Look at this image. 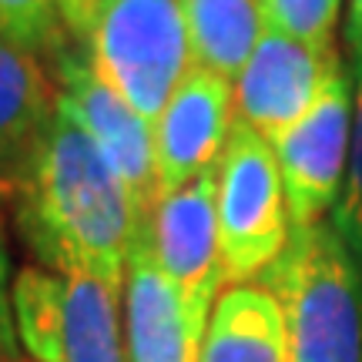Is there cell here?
Returning <instances> with one entry per match:
<instances>
[{"label": "cell", "mask_w": 362, "mask_h": 362, "mask_svg": "<svg viewBox=\"0 0 362 362\" xmlns=\"http://www.w3.org/2000/svg\"><path fill=\"white\" fill-rule=\"evenodd\" d=\"M11 202L44 269L124 292L128 255L144 225L115 168L61 104Z\"/></svg>", "instance_id": "1"}, {"label": "cell", "mask_w": 362, "mask_h": 362, "mask_svg": "<svg viewBox=\"0 0 362 362\" xmlns=\"http://www.w3.org/2000/svg\"><path fill=\"white\" fill-rule=\"evenodd\" d=\"M288 362H362V269L332 221L296 228L265 275Z\"/></svg>", "instance_id": "2"}, {"label": "cell", "mask_w": 362, "mask_h": 362, "mask_svg": "<svg viewBox=\"0 0 362 362\" xmlns=\"http://www.w3.org/2000/svg\"><path fill=\"white\" fill-rule=\"evenodd\" d=\"M121 288L27 265L13 275V332L30 362H128Z\"/></svg>", "instance_id": "3"}, {"label": "cell", "mask_w": 362, "mask_h": 362, "mask_svg": "<svg viewBox=\"0 0 362 362\" xmlns=\"http://www.w3.org/2000/svg\"><path fill=\"white\" fill-rule=\"evenodd\" d=\"M88 57L104 84L155 128L194 67L181 0H107L88 37Z\"/></svg>", "instance_id": "4"}, {"label": "cell", "mask_w": 362, "mask_h": 362, "mask_svg": "<svg viewBox=\"0 0 362 362\" xmlns=\"http://www.w3.org/2000/svg\"><path fill=\"white\" fill-rule=\"evenodd\" d=\"M218 242L228 285L259 282L292 238L282 171L272 144L235 117L218 158Z\"/></svg>", "instance_id": "5"}, {"label": "cell", "mask_w": 362, "mask_h": 362, "mask_svg": "<svg viewBox=\"0 0 362 362\" xmlns=\"http://www.w3.org/2000/svg\"><path fill=\"white\" fill-rule=\"evenodd\" d=\"M352 111V71L339 57L309 111L269 141L282 171L292 232L325 221V215L339 205L349 168Z\"/></svg>", "instance_id": "6"}, {"label": "cell", "mask_w": 362, "mask_h": 362, "mask_svg": "<svg viewBox=\"0 0 362 362\" xmlns=\"http://www.w3.org/2000/svg\"><path fill=\"white\" fill-rule=\"evenodd\" d=\"M57 88H61L57 98L61 111L74 117L88 131L90 141L98 144V151L121 178L144 225L158 205L155 128L115 88L104 84L88 54H57Z\"/></svg>", "instance_id": "7"}, {"label": "cell", "mask_w": 362, "mask_h": 362, "mask_svg": "<svg viewBox=\"0 0 362 362\" xmlns=\"http://www.w3.org/2000/svg\"><path fill=\"white\" fill-rule=\"evenodd\" d=\"M215 168L202 171L178 192L158 198L151 218L144 221V232L161 272L175 282L188 312L205 325L218 296L225 292L221 285H228L218 242Z\"/></svg>", "instance_id": "8"}, {"label": "cell", "mask_w": 362, "mask_h": 362, "mask_svg": "<svg viewBox=\"0 0 362 362\" xmlns=\"http://www.w3.org/2000/svg\"><path fill=\"white\" fill-rule=\"evenodd\" d=\"M235 128V88L202 67H192L155 121L158 198L185 188L218 165Z\"/></svg>", "instance_id": "9"}, {"label": "cell", "mask_w": 362, "mask_h": 362, "mask_svg": "<svg viewBox=\"0 0 362 362\" xmlns=\"http://www.w3.org/2000/svg\"><path fill=\"white\" fill-rule=\"evenodd\" d=\"M339 57V51H315L265 27L259 47L232 84L235 117L272 141L312 107Z\"/></svg>", "instance_id": "10"}, {"label": "cell", "mask_w": 362, "mask_h": 362, "mask_svg": "<svg viewBox=\"0 0 362 362\" xmlns=\"http://www.w3.org/2000/svg\"><path fill=\"white\" fill-rule=\"evenodd\" d=\"M205 322L161 272L148 232H138L124 272V352L128 362H202Z\"/></svg>", "instance_id": "11"}, {"label": "cell", "mask_w": 362, "mask_h": 362, "mask_svg": "<svg viewBox=\"0 0 362 362\" xmlns=\"http://www.w3.org/2000/svg\"><path fill=\"white\" fill-rule=\"evenodd\" d=\"M61 88L34 51L0 37V198H13L47 124Z\"/></svg>", "instance_id": "12"}, {"label": "cell", "mask_w": 362, "mask_h": 362, "mask_svg": "<svg viewBox=\"0 0 362 362\" xmlns=\"http://www.w3.org/2000/svg\"><path fill=\"white\" fill-rule=\"evenodd\" d=\"M202 362H288L285 319L265 285H228L202 342Z\"/></svg>", "instance_id": "13"}, {"label": "cell", "mask_w": 362, "mask_h": 362, "mask_svg": "<svg viewBox=\"0 0 362 362\" xmlns=\"http://www.w3.org/2000/svg\"><path fill=\"white\" fill-rule=\"evenodd\" d=\"M181 13L192 44V64L235 84L265 34L259 4L255 0H181Z\"/></svg>", "instance_id": "14"}, {"label": "cell", "mask_w": 362, "mask_h": 362, "mask_svg": "<svg viewBox=\"0 0 362 362\" xmlns=\"http://www.w3.org/2000/svg\"><path fill=\"white\" fill-rule=\"evenodd\" d=\"M269 30L309 44L315 51H336V24L346 0H255Z\"/></svg>", "instance_id": "15"}, {"label": "cell", "mask_w": 362, "mask_h": 362, "mask_svg": "<svg viewBox=\"0 0 362 362\" xmlns=\"http://www.w3.org/2000/svg\"><path fill=\"white\" fill-rule=\"evenodd\" d=\"M356 81V111H352V148L346 185L339 194V205L332 208V228L342 235L346 248L362 269V67H352Z\"/></svg>", "instance_id": "16"}, {"label": "cell", "mask_w": 362, "mask_h": 362, "mask_svg": "<svg viewBox=\"0 0 362 362\" xmlns=\"http://www.w3.org/2000/svg\"><path fill=\"white\" fill-rule=\"evenodd\" d=\"M64 21L57 0H0V37L27 51H51L61 44Z\"/></svg>", "instance_id": "17"}, {"label": "cell", "mask_w": 362, "mask_h": 362, "mask_svg": "<svg viewBox=\"0 0 362 362\" xmlns=\"http://www.w3.org/2000/svg\"><path fill=\"white\" fill-rule=\"evenodd\" d=\"M11 259H7V245L0 235V356H13L17 352V332H13V312H11Z\"/></svg>", "instance_id": "18"}, {"label": "cell", "mask_w": 362, "mask_h": 362, "mask_svg": "<svg viewBox=\"0 0 362 362\" xmlns=\"http://www.w3.org/2000/svg\"><path fill=\"white\" fill-rule=\"evenodd\" d=\"M107 0H57V11H61V21H64V30H71L78 40L88 44L90 30L98 24V13Z\"/></svg>", "instance_id": "19"}, {"label": "cell", "mask_w": 362, "mask_h": 362, "mask_svg": "<svg viewBox=\"0 0 362 362\" xmlns=\"http://www.w3.org/2000/svg\"><path fill=\"white\" fill-rule=\"evenodd\" d=\"M346 51H349V64L362 67V0H349L346 7Z\"/></svg>", "instance_id": "20"}]
</instances>
